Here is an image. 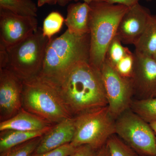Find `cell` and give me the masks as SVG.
I'll list each match as a JSON object with an SVG mask.
<instances>
[{"mask_svg": "<svg viewBox=\"0 0 156 156\" xmlns=\"http://www.w3.org/2000/svg\"><path fill=\"white\" fill-rule=\"evenodd\" d=\"M135 52L152 56L156 52V14L149 18L142 35L134 45Z\"/></svg>", "mask_w": 156, "mask_h": 156, "instance_id": "cell-17", "label": "cell"}, {"mask_svg": "<svg viewBox=\"0 0 156 156\" xmlns=\"http://www.w3.org/2000/svg\"><path fill=\"white\" fill-rule=\"evenodd\" d=\"M94 156H110L109 150L106 143L102 147L98 150L96 154Z\"/></svg>", "mask_w": 156, "mask_h": 156, "instance_id": "cell-28", "label": "cell"}, {"mask_svg": "<svg viewBox=\"0 0 156 156\" xmlns=\"http://www.w3.org/2000/svg\"></svg>", "mask_w": 156, "mask_h": 156, "instance_id": "cell-34", "label": "cell"}, {"mask_svg": "<svg viewBox=\"0 0 156 156\" xmlns=\"http://www.w3.org/2000/svg\"><path fill=\"white\" fill-rule=\"evenodd\" d=\"M90 34L80 35L68 30L50 40L39 75L55 83L76 63L89 61Z\"/></svg>", "mask_w": 156, "mask_h": 156, "instance_id": "cell-2", "label": "cell"}, {"mask_svg": "<svg viewBox=\"0 0 156 156\" xmlns=\"http://www.w3.org/2000/svg\"><path fill=\"white\" fill-rule=\"evenodd\" d=\"M23 81L6 68H0V121L11 119L22 108Z\"/></svg>", "mask_w": 156, "mask_h": 156, "instance_id": "cell-10", "label": "cell"}, {"mask_svg": "<svg viewBox=\"0 0 156 156\" xmlns=\"http://www.w3.org/2000/svg\"><path fill=\"white\" fill-rule=\"evenodd\" d=\"M89 5V62L100 70L109 45L116 37L119 23L129 8L106 2L92 1Z\"/></svg>", "mask_w": 156, "mask_h": 156, "instance_id": "cell-3", "label": "cell"}, {"mask_svg": "<svg viewBox=\"0 0 156 156\" xmlns=\"http://www.w3.org/2000/svg\"><path fill=\"white\" fill-rule=\"evenodd\" d=\"M106 144L110 156H141L116 134L112 135L108 140Z\"/></svg>", "mask_w": 156, "mask_h": 156, "instance_id": "cell-20", "label": "cell"}, {"mask_svg": "<svg viewBox=\"0 0 156 156\" xmlns=\"http://www.w3.org/2000/svg\"><path fill=\"white\" fill-rule=\"evenodd\" d=\"M154 58L155 60H156V53L154 54L153 56H152Z\"/></svg>", "mask_w": 156, "mask_h": 156, "instance_id": "cell-33", "label": "cell"}, {"mask_svg": "<svg viewBox=\"0 0 156 156\" xmlns=\"http://www.w3.org/2000/svg\"><path fill=\"white\" fill-rule=\"evenodd\" d=\"M74 119L75 133L71 144L75 147L89 145L98 150L115 134V119L108 106L86 112Z\"/></svg>", "mask_w": 156, "mask_h": 156, "instance_id": "cell-6", "label": "cell"}, {"mask_svg": "<svg viewBox=\"0 0 156 156\" xmlns=\"http://www.w3.org/2000/svg\"><path fill=\"white\" fill-rule=\"evenodd\" d=\"M58 2V0H38L37 7H42L46 4L55 5Z\"/></svg>", "mask_w": 156, "mask_h": 156, "instance_id": "cell-29", "label": "cell"}, {"mask_svg": "<svg viewBox=\"0 0 156 156\" xmlns=\"http://www.w3.org/2000/svg\"><path fill=\"white\" fill-rule=\"evenodd\" d=\"M135 63L131 80L138 99L156 97V60L153 56L134 52Z\"/></svg>", "mask_w": 156, "mask_h": 156, "instance_id": "cell-11", "label": "cell"}, {"mask_svg": "<svg viewBox=\"0 0 156 156\" xmlns=\"http://www.w3.org/2000/svg\"><path fill=\"white\" fill-rule=\"evenodd\" d=\"M94 2H106V0H92Z\"/></svg>", "mask_w": 156, "mask_h": 156, "instance_id": "cell-32", "label": "cell"}, {"mask_svg": "<svg viewBox=\"0 0 156 156\" xmlns=\"http://www.w3.org/2000/svg\"><path fill=\"white\" fill-rule=\"evenodd\" d=\"M50 40L38 27L36 32L17 44L6 48L0 47V68L7 69L22 81L39 76Z\"/></svg>", "mask_w": 156, "mask_h": 156, "instance_id": "cell-4", "label": "cell"}, {"mask_svg": "<svg viewBox=\"0 0 156 156\" xmlns=\"http://www.w3.org/2000/svg\"><path fill=\"white\" fill-rule=\"evenodd\" d=\"M75 133L74 117L63 120L53 125L42 136L34 153H43L71 143L74 137Z\"/></svg>", "mask_w": 156, "mask_h": 156, "instance_id": "cell-13", "label": "cell"}, {"mask_svg": "<svg viewBox=\"0 0 156 156\" xmlns=\"http://www.w3.org/2000/svg\"><path fill=\"white\" fill-rule=\"evenodd\" d=\"M22 108L55 125L73 117L56 87L39 75L23 81Z\"/></svg>", "mask_w": 156, "mask_h": 156, "instance_id": "cell-5", "label": "cell"}, {"mask_svg": "<svg viewBox=\"0 0 156 156\" xmlns=\"http://www.w3.org/2000/svg\"><path fill=\"white\" fill-rule=\"evenodd\" d=\"M139 0H106L107 2L111 4L123 5L130 8L139 3Z\"/></svg>", "mask_w": 156, "mask_h": 156, "instance_id": "cell-27", "label": "cell"}, {"mask_svg": "<svg viewBox=\"0 0 156 156\" xmlns=\"http://www.w3.org/2000/svg\"><path fill=\"white\" fill-rule=\"evenodd\" d=\"M36 17L23 16L8 10H0V46H13L37 30Z\"/></svg>", "mask_w": 156, "mask_h": 156, "instance_id": "cell-9", "label": "cell"}, {"mask_svg": "<svg viewBox=\"0 0 156 156\" xmlns=\"http://www.w3.org/2000/svg\"><path fill=\"white\" fill-rule=\"evenodd\" d=\"M151 15L150 10L139 3L129 8L119 23L116 37L122 44L135 45Z\"/></svg>", "mask_w": 156, "mask_h": 156, "instance_id": "cell-12", "label": "cell"}, {"mask_svg": "<svg viewBox=\"0 0 156 156\" xmlns=\"http://www.w3.org/2000/svg\"><path fill=\"white\" fill-rule=\"evenodd\" d=\"M73 1L77 2V1H79V0H58V2H57V3H58L59 5L65 6L69 2H71V1ZM82 1H83V2H85L88 3V4H90L91 2H92V0H82Z\"/></svg>", "mask_w": 156, "mask_h": 156, "instance_id": "cell-30", "label": "cell"}, {"mask_svg": "<svg viewBox=\"0 0 156 156\" xmlns=\"http://www.w3.org/2000/svg\"><path fill=\"white\" fill-rule=\"evenodd\" d=\"M64 23L67 29L73 33L83 35L89 34V4L78 2L70 4Z\"/></svg>", "mask_w": 156, "mask_h": 156, "instance_id": "cell-15", "label": "cell"}, {"mask_svg": "<svg viewBox=\"0 0 156 156\" xmlns=\"http://www.w3.org/2000/svg\"><path fill=\"white\" fill-rule=\"evenodd\" d=\"M122 44L121 41L115 37L108 48L105 60L113 67L131 52L128 48L124 47Z\"/></svg>", "mask_w": 156, "mask_h": 156, "instance_id": "cell-22", "label": "cell"}, {"mask_svg": "<svg viewBox=\"0 0 156 156\" xmlns=\"http://www.w3.org/2000/svg\"><path fill=\"white\" fill-rule=\"evenodd\" d=\"M76 147L71 143L67 144L43 153H34L31 156H68L75 150Z\"/></svg>", "mask_w": 156, "mask_h": 156, "instance_id": "cell-25", "label": "cell"}, {"mask_svg": "<svg viewBox=\"0 0 156 156\" xmlns=\"http://www.w3.org/2000/svg\"><path fill=\"white\" fill-rule=\"evenodd\" d=\"M52 127L38 131L5 130L1 131L0 153L30 140L42 136Z\"/></svg>", "mask_w": 156, "mask_h": 156, "instance_id": "cell-16", "label": "cell"}, {"mask_svg": "<svg viewBox=\"0 0 156 156\" xmlns=\"http://www.w3.org/2000/svg\"><path fill=\"white\" fill-rule=\"evenodd\" d=\"M134 53L131 52L122 58L114 67H112L120 76L127 79H131L134 73Z\"/></svg>", "mask_w": 156, "mask_h": 156, "instance_id": "cell-24", "label": "cell"}, {"mask_svg": "<svg viewBox=\"0 0 156 156\" xmlns=\"http://www.w3.org/2000/svg\"><path fill=\"white\" fill-rule=\"evenodd\" d=\"M0 9L20 16H37V8L32 0H0Z\"/></svg>", "mask_w": 156, "mask_h": 156, "instance_id": "cell-18", "label": "cell"}, {"mask_svg": "<svg viewBox=\"0 0 156 156\" xmlns=\"http://www.w3.org/2000/svg\"><path fill=\"white\" fill-rule=\"evenodd\" d=\"M52 83L73 117L108 106L100 70L89 61L76 63Z\"/></svg>", "mask_w": 156, "mask_h": 156, "instance_id": "cell-1", "label": "cell"}, {"mask_svg": "<svg viewBox=\"0 0 156 156\" xmlns=\"http://www.w3.org/2000/svg\"><path fill=\"white\" fill-rule=\"evenodd\" d=\"M115 134L141 156H156V136L148 123L131 109L115 119Z\"/></svg>", "mask_w": 156, "mask_h": 156, "instance_id": "cell-7", "label": "cell"}, {"mask_svg": "<svg viewBox=\"0 0 156 156\" xmlns=\"http://www.w3.org/2000/svg\"><path fill=\"white\" fill-rule=\"evenodd\" d=\"M42 136L30 140L0 153V156H31L38 146Z\"/></svg>", "mask_w": 156, "mask_h": 156, "instance_id": "cell-23", "label": "cell"}, {"mask_svg": "<svg viewBox=\"0 0 156 156\" xmlns=\"http://www.w3.org/2000/svg\"><path fill=\"white\" fill-rule=\"evenodd\" d=\"M53 125L22 108L17 114L11 119L1 122L0 131H41L51 128Z\"/></svg>", "mask_w": 156, "mask_h": 156, "instance_id": "cell-14", "label": "cell"}, {"mask_svg": "<svg viewBox=\"0 0 156 156\" xmlns=\"http://www.w3.org/2000/svg\"><path fill=\"white\" fill-rule=\"evenodd\" d=\"M65 19L61 14L56 11L51 12L46 17L42 28L43 34L48 39H51L55 34L61 30Z\"/></svg>", "mask_w": 156, "mask_h": 156, "instance_id": "cell-21", "label": "cell"}, {"mask_svg": "<svg viewBox=\"0 0 156 156\" xmlns=\"http://www.w3.org/2000/svg\"><path fill=\"white\" fill-rule=\"evenodd\" d=\"M130 109L149 124L156 122V97L132 100Z\"/></svg>", "mask_w": 156, "mask_h": 156, "instance_id": "cell-19", "label": "cell"}, {"mask_svg": "<svg viewBox=\"0 0 156 156\" xmlns=\"http://www.w3.org/2000/svg\"><path fill=\"white\" fill-rule=\"evenodd\" d=\"M97 151L89 145H81L68 156H94Z\"/></svg>", "mask_w": 156, "mask_h": 156, "instance_id": "cell-26", "label": "cell"}, {"mask_svg": "<svg viewBox=\"0 0 156 156\" xmlns=\"http://www.w3.org/2000/svg\"><path fill=\"white\" fill-rule=\"evenodd\" d=\"M149 125H150L151 128L153 130L154 133L156 136V122H153L149 123Z\"/></svg>", "mask_w": 156, "mask_h": 156, "instance_id": "cell-31", "label": "cell"}, {"mask_svg": "<svg viewBox=\"0 0 156 156\" xmlns=\"http://www.w3.org/2000/svg\"><path fill=\"white\" fill-rule=\"evenodd\" d=\"M100 71L106 92L108 106L112 115L116 119L130 108L132 97L134 95L132 80L120 76L106 60Z\"/></svg>", "mask_w": 156, "mask_h": 156, "instance_id": "cell-8", "label": "cell"}]
</instances>
